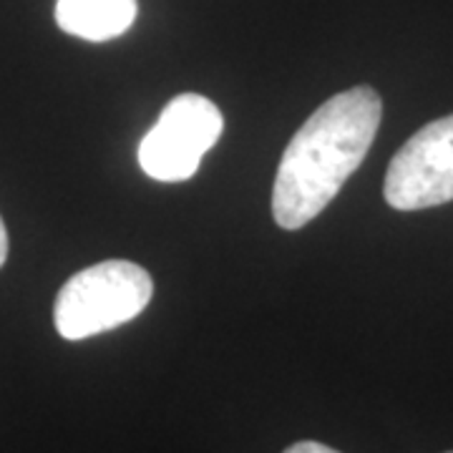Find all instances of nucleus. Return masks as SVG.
Listing matches in <instances>:
<instances>
[{"instance_id": "1", "label": "nucleus", "mask_w": 453, "mask_h": 453, "mask_svg": "<svg viewBox=\"0 0 453 453\" xmlns=\"http://www.w3.org/2000/svg\"><path fill=\"white\" fill-rule=\"evenodd\" d=\"M383 119V101L371 86L327 98L312 111L282 154L273 189V217L282 229H300L335 199L365 159Z\"/></svg>"}, {"instance_id": "2", "label": "nucleus", "mask_w": 453, "mask_h": 453, "mask_svg": "<svg viewBox=\"0 0 453 453\" xmlns=\"http://www.w3.org/2000/svg\"><path fill=\"white\" fill-rule=\"evenodd\" d=\"M154 282L144 267L106 259L65 282L53 308V323L65 340H83L129 323L149 305Z\"/></svg>"}, {"instance_id": "3", "label": "nucleus", "mask_w": 453, "mask_h": 453, "mask_svg": "<svg viewBox=\"0 0 453 453\" xmlns=\"http://www.w3.org/2000/svg\"><path fill=\"white\" fill-rule=\"evenodd\" d=\"M225 119L210 98L181 94L164 106L159 121L139 144V164L157 181L195 177L202 157L222 136Z\"/></svg>"}, {"instance_id": "4", "label": "nucleus", "mask_w": 453, "mask_h": 453, "mask_svg": "<svg viewBox=\"0 0 453 453\" xmlns=\"http://www.w3.org/2000/svg\"><path fill=\"white\" fill-rule=\"evenodd\" d=\"M386 202L413 211L453 199V113L418 129L393 157L386 174Z\"/></svg>"}, {"instance_id": "5", "label": "nucleus", "mask_w": 453, "mask_h": 453, "mask_svg": "<svg viewBox=\"0 0 453 453\" xmlns=\"http://www.w3.org/2000/svg\"><path fill=\"white\" fill-rule=\"evenodd\" d=\"M136 13V0H56L58 28L91 43L124 35L134 26Z\"/></svg>"}, {"instance_id": "6", "label": "nucleus", "mask_w": 453, "mask_h": 453, "mask_svg": "<svg viewBox=\"0 0 453 453\" xmlns=\"http://www.w3.org/2000/svg\"><path fill=\"white\" fill-rule=\"evenodd\" d=\"M285 453H340L325 443H318V441H300V443H292L290 449Z\"/></svg>"}, {"instance_id": "7", "label": "nucleus", "mask_w": 453, "mask_h": 453, "mask_svg": "<svg viewBox=\"0 0 453 453\" xmlns=\"http://www.w3.org/2000/svg\"><path fill=\"white\" fill-rule=\"evenodd\" d=\"M5 259H8V232H5V225L0 219V267L5 265Z\"/></svg>"}, {"instance_id": "8", "label": "nucleus", "mask_w": 453, "mask_h": 453, "mask_svg": "<svg viewBox=\"0 0 453 453\" xmlns=\"http://www.w3.org/2000/svg\"><path fill=\"white\" fill-rule=\"evenodd\" d=\"M449 453H453V451H449Z\"/></svg>"}]
</instances>
